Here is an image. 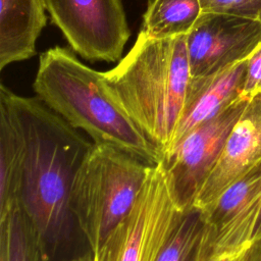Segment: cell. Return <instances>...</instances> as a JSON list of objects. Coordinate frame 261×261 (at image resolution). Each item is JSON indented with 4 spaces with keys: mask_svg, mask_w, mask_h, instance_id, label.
<instances>
[{
    "mask_svg": "<svg viewBox=\"0 0 261 261\" xmlns=\"http://www.w3.org/2000/svg\"><path fill=\"white\" fill-rule=\"evenodd\" d=\"M91 145L39 97L1 84L0 217L18 207L50 259L70 242V188Z\"/></svg>",
    "mask_w": 261,
    "mask_h": 261,
    "instance_id": "6da1fadb",
    "label": "cell"
},
{
    "mask_svg": "<svg viewBox=\"0 0 261 261\" xmlns=\"http://www.w3.org/2000/svg\"><path fill=\"white\" fill-rule=\"evenodd\" d=\"M102 76L163 157L173 146L191 79L187 35L152 39L139 32L130 50Z\"/></svg>",
    "mask_w": 261,
    "mask_h": 261,
    "instance_id": "7a4b0ae2",
    "label": "cell"
},
{
    "mask_svg": "<svg viewBox=\"0 0 261 261\" xmlns=\"http://www.w3.org/2000/svg\"><path fill=\"white\" fill-rule=\"evenodd\" d=\"M33 88L94 144L120 149L150 166L162 161L161 153L112 97L102 71L83 63L68 48L57 45L40 55Z\"/></svg>",
    "mask_w": 261,
    "mask_h": 261,
    "instance_id": "3957f363",
    "label": "cell"
},
{
    "mask_svg": "<svg viewBox=\"0 0 261 261\" xmlns=\"http://www.w3.org/2000/svg\"><path fill=\"white\" fill-rule=\"evenodd\" d=\"M150 167L109 145L92 143L87 150L72 179L69 205L92 253L130 211Z\"/></svg>",
    "mask_w": 261,
    "mask_h": 261,
    "instance_id": "277c9868",
    "label": "cell"
},
{
    "mask_svg": "<svg viewBox=\"0 0 261 261\" xmlns=\"http://www.w3.org/2000/svg\"><path fill=\"white\" fill-rule=\"evenodd\" d=\"M187 210L163 161L151 166L130 211L93 261H156Z\"/></svg>",
    "mask_w": 261,
    "mask_h": 261,
    "instance_id": "5b68a950",
    "label": "cell"
},
{
    "mask_svg": "<svg viewBox=\"0 0 261 261\" xmlns=\"http://www.w3.org/2000/svg\"><path fill=\"white\" fill-rule=\"evenodd\" d=\"M50 19L86 60L122 58L130 30L121 0H44Z\"/></svg>",
    "mask_w": 261,
    "mask_h": 261,
    "instance_id": "8992f818",
    "label": "cell"
},
{
    "mask_svg": "<svg viewBox=\"0 0 261 261\" xmlns=\"http://www.w3.org/2000/svg\"><path fill=\"white\" fill-rule=\"evenodd\" d=\"M248 102L239 98L182 136L163 156L181 204L189 209Z\"/></svg>",
    "mask_w": 261,
    "mask_h": 261,
    "instance_id": "52a82bcc",
    "label": "cell"
},
{
    "mask_svg": "<svg viewBox=\"0 0 261 261\" xmlns=\"http://www.w3.org/2000/svg\"><path fill=\"white\" fill-rule=\"evenodd\" d=\"M261 42V21L202 12L187 35L192 77L216 73L248 58Z\"/></svg>",
    "mask_w": 261,
    "mask_h": 261,
    "instance_id": "ba28073f",
    "label": "cell"
},
{
    "mask_svg": "<svg viewBox=\"0 0 261 261\" xmlns=\"http://www.w3.org/2000/svg\"><path fill=\"white\" fill-rule=\"evenodd\" d=\"M261 205V162L200 211L212 234L214 252L251 247Z\"/></svg>",
    "mask_w": 261,
    "mask_h": 261,
    "instance_id": "9c48e42d",
    "label": "cell"
},
{
    "mask_svg": "<svg viewBox=\"0 0 261 261\" xmlns=\"http://www.w3.org/2000/svg\"><path fill=\"white\" fill-rule=\"evenodd\" d=\"M261 162V94L249 101L190 207L203 211Z\"/></svg>",
    "mask_w": 261,
    "mask_h": 261,
    "instance_id": "30bf717a",
    "label": "cell"
},
{
    "mask_svg": "<svg viewBox=\"0 0 261 261\" xmlns=\"http://www.w3.org/2000/svg\"><path fill=\"white\" fill-rule=\"evenodd\" d=\"M245 71L246 59L213 74L191 76L173 145L188 132L213 118L239 98Z\"/></svg>",
    "mask_w": 261,
    "mask_h": 261,
    "instance_id": "8fae6325",
    "label": "cell"
},
{
    "mask_svg": "<svg viewBox=\"0 0 261 261\" xmlns=\"http://www.w3.org/2000/svg\"><path fill=\"white\" fill-rule=\"evenodd\" d=\"M46 23L44 0H0V69L36 55Z\"/></svg>",
    "mask_w": 261,
    "mask_h": 261,
    "instance_id": "7c38bea8",
    "label": "cell"
},
{
    "mask_svg": "<svg viewBox=\"0 0 261 261\" xmlns=\"http://www.w3.org/2000/svg\"><path fill=\"white\" fill-rule=\"evenodd\" d=\"M201 14L200 0H150L140 32L152 39L188 35Z\"/></svg>",
    "mask_w": 261,
    "mask_h": 261,
    "instance_id": "4fadbf2b",
    "label": "cell"
},
{
    "mask_svg": "<svg viewBox=\"0 0 261 261\" xmlns=\"http://www.w3.org/2000/svg\"><path fill=\"white\" fill-rule=\"evenodd\" d=\"M0 261H50L38 232L18 207L0 217Z\"/></svg>",
    "mask_w": 261,
    "mask_h": 261,
    "instance_id": "5bb4252c",
    "label": "cell"
},
{
    "mask_svg": "<svg viewBox=\"0 0 261 261\" xmlns=\"http://www.w3.org/2000/svg\"><path fill=\"white\" fill-rule=\"evenodd\" d=\"M204 229L201 212L190 207L156 261H191Z\"/></svg>",
    "mask_w": 261,
    "mask_h": 261,
    "instance_id": "9a60e30c",
    "label": "cell"
},
{
    "mask_svg": "<svg viewBox=\"0 0 261 261\" xmlns=\"http://www.w3.org/2000/svg\"><path fill=\"white\" fill-rule=\"evenodd\" d=\"M202 12L228 14L244 18L259 19L261 0H200Z\"/></svg>",
    "mask_w": 261,
    "mask_h": 261,
    "instance_id": "2e32d148",
    "label": "cell"
},
{
    "mask_svg": "<svg viewBox=\"0 0 261 261\" xmlns=\"http://www.w3.org/2000/svg\"><path fill=\"white\" fill-rule=\"evenodd\" d=\"M252 246L231 252H214L211 230L204 222V229L200 242L191 261H248Z\"/></svg>",
    "mask_w": 261,
    "mask_h": 261,
    "instance_id": "e0dca14e",
    "label": "cell"
},
{
    "mask_svg": "<svg viewBox=\"0 0 261 261\" xmlns=\"http://www.w3.org/2000/svg\"><path fill=\"white\" fill-rule=\"evenodd\" d=\"M261 94V42L246 59V71L239 99L249 102Z\"/></svg>",
    "mask_w": 261,
    "mask_h": 261,
    "instance_id": "ac0fdd59",
    "label": "cell"
},
{
    "mask_svg": "<svg viewBox=\"0 0 261 261\" xmlns=\"http://www.w3.org/2000/svg\"><path fill=\"white\" fill-rule=\"evenodd\" d=\"M248 261H261V238L254 242L250 250Z\"/></svg>",
    "mask_w": 261,
    "mask_h": 261,
    "instance_id": "d6986e66",
    "label": "cell"
},
{
    "mask_svg": "<svg viewBox=\"0 0 261 261\" xmlns=\"http://www.w3.org/2000/svg\"><path fill=\"white\" fill-rule=\"evenodd\" d=\"M61 261H93V255L92 252H86L83 255L73 257V258H69V259H63Z\"/></svg>",
    "mask_w": 261,
    "mask_h": 261,
    "instance_id": "ffe728a7",
    "label": "cell"
},
{
    "mask_svg": "<svg viewBox=\"0 0 261 261\" xmlns=\"http://www.w3.org/2000/svg\"><path fill=\"white\" fill-rule=\"evenodd\" d=\"M260 238H261V205H260V211H259L257 224H256L255 231H254V242Z\"/></svg>",
    "mask_w": 261,
    "mask_h": 261,
    "instance_id": "44dd1931",
    "label": "cell"
},
{
    "mask_svg": "<svg viewBox=\"0 0 261 261\" xmlns=\"http://www.w3.org/2000/svg\"><path fill=\"white\" fill-rule=\"evenodd\" d=\"M259 20L261 21V14H260V16H259Z\"/></svg>",
    "mask_w": 261,
    "mask_h": 261,
    "instance_id": "7402d4cb",
    "label": "cell"
}]
</instances>
